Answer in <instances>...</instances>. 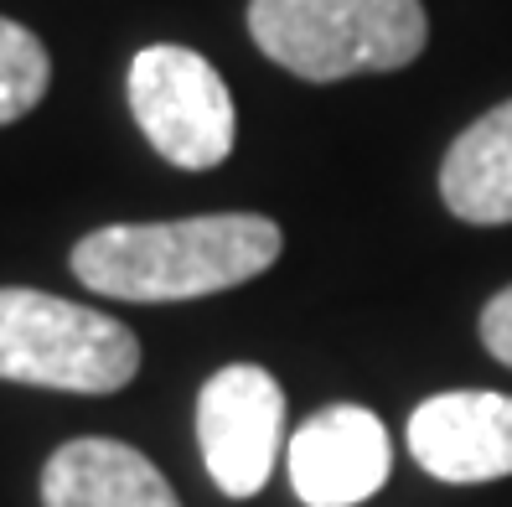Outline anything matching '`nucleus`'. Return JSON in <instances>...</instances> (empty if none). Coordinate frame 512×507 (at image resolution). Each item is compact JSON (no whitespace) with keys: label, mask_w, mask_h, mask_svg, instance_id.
I'll list each match as a JSON object with an SVG mask.
<instances>
[{"label":"nucleus","mask_w":512,"mask_h":507,"mask_svg":"<svg viewBox=\"0 0 512 507\" xmlns=\"http://www.w3.org/2000/svg\"><path fill=\"white\" fill-rule=\"evenodd\" d=\"M481 342H487V352L497 363L512 368V285L497 290L487 301V311H481Z\"/></svg>","instance_id":"obj_11"},{"label":"nucleus","mask_w":512,"mask_h":507,"mask_svg":"<svg viewBox=\"0 0 512 507\" xmlns=\"http://www.w3.org/2000/svg\"><path fill=\"white\" fill-rule=\"evenodd\" d=\"M42 507H182V497L135 445L83 435L47 456Z\"/></svg>","instance_id":"obj_8"},{"label":"nucleus","mask_w":512,"mask_h":507,"mask_svg":"<svg viewBox=\"0 0 512 507\" xmlns=\"http://www.w3.org/2000/svg\"><path fill=\"white\" fill-rule=\"evenodd\" d=\"M254 47L295 78L399 73L430 42L419 0H249Z\"/></svg>","instance_id":"obj_2"},{"label":"nucleus","mask_w":512,"mask_h":507,"mask_svg":"<svg viewBox=\"0 0 512 507\" xmlns=\"http://www.w3.org/2000/svg\"><path fill=\"white\" fill-rule=\"evenodd\" d=\"M285 466L295 497L306 507H352L388 482L394 445H388V430L373 409L331 404L311 414L295 430V440H285Z\"/></svg>","instance_id":"obj_6"},{"label":"nucleus","mask_w":512,"mask_h":507,"mask_svg":"<svg viewBox=\"0 0 512 507\" xmlns=\"http://www.w3.org/2000/svg\"><path fill=\"white\" fill-rule=\"evenodd\" d=\"M409 451L419 471L450 487L512 476V394L456 389L409 414Z\"/></svg>","instance_id":"obj_7"},{"label":"nucleus","mask_w":512,"mask_h":507,"mask_svg":"<svg viewBox=\"0 0 512 507\" xmlns=\"http://www.w3.org/2000/svg\"><path fill=\"white\" fill-rule=\"evenodd\" d=\"M140 373L125 321L47 290H0V378L57 394H119Z\"/></svg>","instance_id":"obj_3"},{"label":"nucleus","mask_w":512,"mask_h":507,"mask_svg":"<svg viewBox=\"0 0 512 507\" xmlns=\"http://www.w3.org/2000/svg\"><path fill=\"white\" fill-rule=\"evenodd\" d=\"M130 114L150 151L182 171H213L233 156L238 114L218 68L192 47H140L130 63Z\"/></svg>","instance_id":"obj_4"},{"label":"nucleus","mask_w":512,"mask_h":507,"mask_svg":"<svg viewBox=\"0 0 512 507\" xmlns=\"http://www.w3.org/2000/svg\"><path fill=\"white\" fill-rule=\"evenodd\" d=\"M280 249V223L259 213L109 223L73 244V275L114 301H197L264 275Z\"/></svg>","instance_id":"obj_1"},{"label":"nucleus","mask_w":512,"mask_h":507,"mask_svg":"<svg viewBox=\"0 0 512 507\" xmlns=\"http://www.w3.org/2000/svg\"><path fill=\"white\" fill-rule=\"evenodd\" d=\"M52 83V57L37 32H26L21 21L0 16V125L26 119Z\"/></svg>","instance_id":"obj_10"},{"label":"nucleus","mask_w":512,"mask_h":507,"mask_svg":"<svg viewBox=\"0 0 512 507\" xmlns=\"http://www.w3.org/2000/svg\"><path fill=\"white\" fill-rule=\"evenodd\" d=\"M197 445L228 497H254L285 451V394L259 363H228L202 383Z\"/></svg>","instance_id":"obj_5"},{"label":"nucleus","mask_w":512,"mask_h":507,"mask_svg":"<svg viewBox=\"0 0 512 507\" xmlns=\"http://www.w3.org/2000/svg\"><path fill=\"white\" fill-rule=\"evenodd\" d=\"M440 197L461 223H512V99L456 135L440 161Z\"/></svg>","instance_id":"obj_9"}]
</instances>
